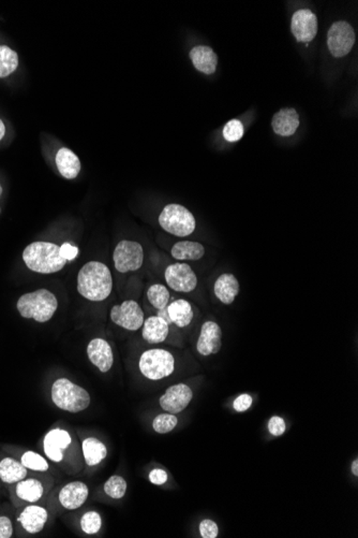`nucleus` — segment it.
<instances>
[{"mask_svg": "<svg viewBox=\"0 0 358 538\" xmlns=\"http://www.w3.org/2000/svg\"><path fill=\"white\" fill-rule=\"evenodd\" d=\"M42 448L46 459L69 476H75L84 468L82 446L72 430L53 428L44 436Z\"/></svg>", "mask_w": 358, "mask_h": 538, "instance_id": "obj_1", "label": "nucleus"}, {"mask_svg": "<svg viewBox=\"0 0 358 538\" xmlns=\"http://www.w3.org/2000/svg\"><path fill=\"white\" fill-rule=\"evenodd\" d=\"M113 290V278L110 269L100 262H89L77 275V291L86 300L101 302L107 300Z\"/></svg>", "mask_w": 358, "mask_h": 538, "instance_id": "obj_2", "label": "nucleus"}, {"mask_svg": "<svg viewBox=\"0 0 358 538\" xmlns=\"http://www.w3.org/2000/svg\"><path fill=\"white\" fill-rule=\"evenodd\" d=\"M54 486V478L48 473L32 472L21 482L11 485L10 497L15 507L36 504L46 499Z\"/></svg>", "mask_w": 358, "mask_h": 538, "instance_id": "obj_3", "label": "nucleus"}, {"mask_svg": "<svg viewBox=\"0 0 358 538\" xmlns=\"http://www.w3.org/2000/svg\"><path fill=\"white\" fill-rule=\"evenodd\" d=\"M23 260L29 270L41 274L59 272L67 260L60 255V248L50 242H34L23 252Z\"/></svg>", "mask_w": 358, "mask_h": 538, "instance_id": "obj_4", "label": "nucleus"}, {"mask_svg": "<svg viewBox=\"0 0 358 538\" xmlns=\"http://www.w3.org/2000/svg\"><path fill=\"white\" fill-rule=\"evenodd\" d=\"M18 313L26 319H34L37 323H48L58 309V300L54 293L48 289H38L34 293H25L18 299Z\"/></svg>", "mask_w": 358, "mask_h": 538, "instance_id": "obj_5", "label": "nucleus"}, {"mask_svg": "<svg viewBox=\"0 0 358 538\" xmlns=\"http://www.w3.org/2000/svg\"><path fill=\"white\" fill-rule=\"evenodd\" d=\"M51 397L57 409L71 414L86 411L91 402V395L86 389L65 377L55 380Z\"/></svg>", "mask_w": 358, "mask_h": 538, "instance_id": "obj_6", "label": "nucleus"}, {"mask_svg": "<svg viewBox=\"0 0 358 538\" xmlns=\"http://www.w3.org/2000/svg\"><path fill=\"white\" fill-rule=\"evenodd\" d=\"M138 369L147 380H164L174 372V356L168 350L160 348L146 350L140 358Z\"/></svg>", "mask_w": 358, "mask_h": 538, "instance_id": "obj_7", "label": "nucleus"}, {"mask_svg": "<svg viewBox=\"0 0 358 538\" xmlns=\"http://www.w3.org/2000/svg\"><path fill=\"white\" fill-rule=\"evenodd\" d=\"M159 224L162 229L175 236H190L194 232L197 223L193 214L180 205H166L159 216Z\"/></svg>", "mask_w": 358, "mask_h": 538, "instance_id": "obj_8", "label": "nucleus"}, {"mask_svg": "<svg viewBox=\"0 0 358 538\" xmlns=\"http://www.w3.org/2000/svg\"><path fill=\"white\" fill-rule=\"evenodd\" d=\"M54 493L55 505L53 509L72 511L81 508L86 503L89 488L85 482L75 480L64 485Z\"/></svg>", "mask_w": 358, "mask_h": 538, "instance_id": "obj_9", "label": "nucleus"}, {"mask_svg": "<svg viewBox=\"0 0 358 538\" xmlns=\"http://www.w3.org/2000/svg\"><path fill=\"white\" fill-rule=\"evenodd\" d=\"M114 266L121 273L140 270L144 264V250L138 242H119L114 250Z\"/></svg>", "mask_w": 358, "mask_h": 538, "instance_id": "obj_10", "label": "nucleus"}, {"mask_svg": "<svg viewBox=\"0 0 358 538\" xmlns=\"http://www.w3.org/2000/svg\"><path fill=\"white\" fill-rule=\"evenodd\" d=\"M112 323L118 327L135 332L141 329L145 317L144 312L136 301H124L121 305H114L110 312Z\"/></svg>", "mask_w": 358, "mask_h": 538, "instance_id": "obj_11", "label": "nucleus"}, {"mask_svg": "<svg viewBox=\"0 0 358 538\" xmlns=\"http://www.w3.org/2000/svg\"><path fill=\"white\" fill-rule=\"evenodd\" d=\"M48 519L50 511L44 505L36 503L20 507V511L16 515V525L24 534L34 535L44 531Z\"/></svg>", "mask_w": 358, "mask_h": 538, "instance_id": "obj_12", "label": "nucleus"}, {"mask_svg": "<svg viewBox=\"0 0 358 538\" xmlns=\"http://www.w3.org/2000/svg\"><path fill=\"white\" fill-rule=\"evenodd\" d=\"M355 44V32L347 22H335L327 34V46L336 58H341L351 52Z\"/></svg>", "mask_w": 358, "mask_h": 538, "instance_id": "obj_13", "label": "nucleus"}, {"mask_svg": "<svg viewBox=\"0 0 358 538\" xmlns=\"http://www.w3.org/2000/svg\"><path fill=\"white\" fill-rule=\"evenodd\" d=\"M166 284L177 293H188L194 290L197 286V276L188 264L176 262L166 268Z\"/></svg>", "mask_w": 358, "mask_h": 538, "instance_id": "obj_14", "label": "nucleus"}, {"mask_svg": "<svg viewBox=\"0 0 358 538\" xmlns=\"http://www.w3.org/2000/svg\"><path fill=\"white\" fill-rule=\"evenodd\" d=\"M193 399L192 389L186 384H176L166 389V393L161 395L159 403L166 413H182L190 404Z\"/></svg>", "mask_w": 358, "mask_h": 538, "instance_id": "obj_15", "label": "nucleus"}, {"mask_svg": "<svg viewBox=\"0 0 358 538\" xmlns=\"http://www.w3.org/2000/svg\"><path fill=\"white\" fill-rule=\"evenodd\" d=\"M317 27L319 23L317 15L311 10H298L293 14L291 30L297 41L304 44L312 41L317 36Z\"/></svg>", "mask_w": 358, "mask_h": 538, "instance_id": "obj_16", "label": "nucleus"}, {"mask_svg": "<svg viewBox=\"0 0 358 538\" xmlns=\"http://www.w3.org/2000/svg\"><path fill=\"white\" fill-rule=\"evenodd\" d=\"M223 347V330L215 321H205L197 342V350L201 356H211L220 352Z\"/></svg>", "mask_w": 358, "mask_h": 538, "instance_id": "obj_17", "label": "nucleus"}, {"mask_svg": "<svg viewBox=\"0 0 358 538\" xmlns=\"http://www.w3.org/2000/svg\"><path fill=\"white\" fill-rule=\"evenodd\" d=\"M89 361L101 373H107L114 364V354L109 342L103 338H93L87 346Z\"/></svg>", "mask_w": 358, "mask_h": 538, "instance_id": "obj_18", "label": "nucleus"}, {"mask_svg": "<svg viewBox=\"0 0 358 538\" xmlns=\"http://www.w3.org/2000/svg\"><path fill=\"white\" fill-rule=\"evenodd\" d=\"M300 115L293 108H284L272 117V126L274 134L281 136H291L300 127Z\"/></svg>", "mask_w": 358, "mask_h": 538, "instance_id": "obj_19", "label": "nucleus"}, {"mask_svg": "<svg viewBox=\"0 0 358 538\" xmlns=\"http://www.w3.org/2000/svg\"><path fill=\"white\" fill-rule=\"evenodd\" d=\"M241 290V285L232 273H225L216 281L213 291L218 300L225 305H232Z\"/></svg>", "mask_w": 358, "mask_h": 538, "instance_id": "obj_20", "label": "nucleus"}, {"mask_svg": "<svg viewBox=\"0 0 358 538\" xmlns=\"http://www.w3.org/2000/svg\"><path fill=\"white\" fill-rule=\"evenodd\" d=\"M170 333V325L159 316H150L142 326V336L150 344H160L166 341Z\"/></svg>", "mask_w": 358, "mask_h": 538, "instance_id": "obj_21", "label": "nucleus"}, {"mask_svg": "<svg viewBox=\"0 0 358 538\" xmlns=\"http://www.w3.org/2000/svg\"><path fill=\"white\" fill-rule=\"evenodd\" d=\"M84 464L88 468L100 466L107 456V448L103 442L97 437L89 436L81 442Z\"/></svg>", "mask_w": 358, "mask_h": 538, "instance_id": "obj_22", "label": "nucleus"}, {"mask_svg": "<svg viewBox=\"0 0 358 538\" xmlns=\"http://www.w3.org/2000/svg\"><path fill=\"white\" fill-rule=\"evenodd\" d=\"M30 473L32 472L27 470L20 460L13 456H4L3 459L0 460V482L5 485L11 486L21 482Z\"/></svg>", "mask_w": 358, "mask_h": 538, "instance_id": "obj_23", "label": "nucleus"}, {"mask_svg": "<svg viewBox=\"0 0 358 538\" xmlns=\"http://www.w3.org/2000/svg\"><path fill=\"white\" fill-rule=\"evenodd\" d=\"M190 58L195 69L204 75H213L217 70L218 56L211 46H194L190 51Z\"/></svg>", "mask_w": 358, "mask_h": 538, "instance_id": "obj_24", "label": "nucleus"}, {"mask_svg": "<svg viewBox=\"0 0 358 538\" xmlns=\"http://www.w3.org/2000/svg\"><path fill=\"white\" fill-rule=\"evenodd\" d=\"M55 162H56L59 173L65 179H73L79 174V171H81L79 158L69 148H60L57 152Z\"/></svg>", "mask_w": 358, "mask_h": 538, "instance_id": "obj_25", "label": "nucleus"}, {"mask_svg": "<svg viewBox=\"0 0 358 538\" xmlns=\"http://www.w3.org/2000/svg\"><path fill=\"white\" fill-rule=\"evenodd\" d=\"M166 309H168L171 323L178 328L188 327L194 316L192 305L184 299H178V300L173 301L172 303H168Z\"/></svg>", "mask_w": 358, "mask_h": 538, "instance_id": "obj_26", "label": "nucleus"}, {"mask_svg": "<svg viewBox=\"0 0 358 538\" xmlns=\"http://www.w3.org/2000/svg\"><path fill=\"white\" fill-rule=\"evenodd\" d=\"M171 254L173 258L179 262H197L204 257L205 248L199 242L182 241L173 246Z\"/></svg>", "mask_w": 358, "mask_h": 538, "instance_id": "obj_27", "label": "nucleus"}, {"mask_svg": "<svg viewBox=\"0 0 358 538\" xmlns=\"http://www.w3.org/2000/svg\"><path fill=\"white\" fill-rule=\"evenodd\" d=\"M18 460L30 472H51V466L48 459L38 452L32 451V450H24Z\"/></svg>", "mask_w": 358, "mask_h": 538, "instance_id": "obj_28", "label": "nucleus"}, {"mask_svg": "<svg viewBox=\"0 0 358 538\" xmlns=\"http://www.w3.org/2000/svg\"><path fill=\"white\" fill-rule=\"evenodd\" d=\"M18 53L7 46H0V77H9L18 69Z\"/></svg>", "mask_w": 358, "mask_h": 538, "instance_id": "obj_29", "label": "nucleus"}, {"mask_svg": "<svg viewBox=\"0 0 358 538\" xmlns=\"http://www.w3.org/2000/svg\"><path fill=\"white\" fill-rule=\"evenodd\" d=\"M146 295H147L150 305L158 311L166 309L170 303V291L161 284H154L150 286Z\"/></svg>", "mask_w": 358, "mask_h": 538, "instance_id": "obj_30", "label": "nucleus"}, {"mask_svg": "<svg viewBox=\"0 0 358 538\" xmlns=\"http://www.w3.org/2000/svg\"><path fill=\"white\" fill-rule=\"evenodd\" d=\"M128 484L125 478L119 475H113L103 485V491L113 500H121L127 492Z\"/></svg>", "mask_w": 358, "mask_h": 538, "instance_id": "obj_31", "label": "nucleus"}, {"mask_svg": "<svg viewBox=\"0 0 358 538\" xmlns=\"http://www.w3.org/2000/svg\"><path fill=\"white\" fill-rule=\"evenodd\" d=\"M79 527L86 535H97L102 529V517L98 511H86L79 519Z\"/></svg>", "mask_w": 358, "mask_h": 538, "instance_id": "obj_32", "label": "nucleus"}, {"mask_svg": "<svg viewBox=\"0 0 358 538\" xmlns=\"http://www.w3.org/2000/svg\"><path fill=\"white\" fill-rule=\"evenodd\" d=\"M178 425V419L174 414L164 413L154 417L152 429L158 434H168Z\"/></svg>", "mask_w": 358, "mask_h": 538, "instance_id": "obj_33", "label": "nucleus"}, {"mask_svg": "<svg viewBox=\"0 0 358 538\" xmlns=\"http://www.w3.org/2000/svg\"><path fill=\"white\" fill-rule=\"evenodd\" d=\"M223 134L225 141L231 142V143L232 142L239 141L244 136L243 123L238 120H231L225 124Z\"/></svg>", "mask_w": 358, "mask_h": 538, "instance_id": "obj_34", "label": "nucleus"}, {"mask_svg": "<svg viewBox=\"0 0 358 538\" xmlns=\"http://www.w3.org/2000/svg\"><path fill=\"white\" fill-rule=\"evenodd\" d=\"M199 531L203 538H216L219 534V527L217 523L211 519H204L199 525Z\"/></svg>", "mask_w": 358, "mask_h": 538, "instance_id": "obj_35", "label": "nucleus"}, {"mask_svg": "<svg viewBox=\"0 0 358 538\" xmlns=\"http://www.w3.org/2000/svg\"><path fill=\"white\" fill-rule=\"evenodd\" d=\"M267 427L272 435L281 436L286 432V421L279 416H272L268 421Z\"/></svg>", "mask_w": 358, "mask_h": 538, "instance_id": "obj_36", "label": "nucleus"}, {"mask_svg": "<svg viewBox=\"0 0 358 538\" xmlns=\"http://www.w3.org/2000/svg\"><path fill=\"white\" fill-rule=\"evenodd\" d=\"M14 534L13 523L9 515H0V538H11Z\"/></svg>", "mask_w": 358, "mask_h": 538, "instance_id": "obj_37", "label": "nucleus"}, {"mask_svg": "<svg viewBox=\"0 0 358 538\" xmlns=\"http://www.w3.org/2000/svg\"><path fill=\"white\" fill-rule=\"evenodd\" d=\"M252 402H253V400H252L251 395L244 393V395L236 397L233 403V409L237 413H244V411H248L251 407Z\"/></svg>", "mask_w": 358, "mask_h": 538, "instance_id": "obj_38", "label": "nucleus"}, {"mask_svg": "<svg viewBox=\"0 0 358 538\" xmlns=\"http://www.w3.org/2000/svg\"><path fill=\"white\" fill-rule=\"evenodd\" d=\"M148 478H150V482L154 485V486H162V485L168 482V475L162 468H154V470H150Z\"/></svg>", "mask_w": 358, "mask_h": 538, "instance_id": "obj_39", "label": "nucleus"}, {"mask_svg": "<svg viewBox=\"0 0 358 538\" xmlns=\"http://www.w3.org/2000/svg\"><path fill=\"white\" fill-rule=\"evenodd\" d=\"M60 255L67 262H71L77 258L79 255V248L77 246L71 245L70 243H64L60 246Z\"/></svg>", "mask_w": 358, "mask_h": 538, "instance_id": "obj_40", "label": "nucleus"}, {"mask_svg": "<svg viewBox=\"0 0 358 538\" xmlns=\"http://www.w3.org/2000/svg\"><path fill=\"white\" fill-rule=\"evenodd\" d=\"M351 472L353 473L354 476H358V460L355 459L352 462Z\"/></svg>", "mask_w": 358, "mask_h": 538, "instance_id": "obj_41", "label": "nucleus"}, {"mask_svg": "<svg viewBox=\"0 0 358 538\" xmlns=\"http://www.w3.org/2000/svg\"><path fill=\"white\" fill-rule=\"evenodd\" d=\"M6 134V127L5 124H4V122L0 120V140H3L4 136H5Z\"/></svg>", "mask_w": 358, "mask_h": 538, "instance_id": "obj_42", "label": "nucleus"}, {"mask_svg": "<svg viewBox=\"0 0 358 538\" xmlns=\"http://www.w3.org/2000/svg\"><path fill=\"white\" fill-rule=\"evenodd\" d=\"M1 193H3V187L0 185V196H1Z\"/></svg>", "mask_w": 358, "mask_h": 538, "instance_id": "obj_43", "label": "nucleus"}]
</instances>
